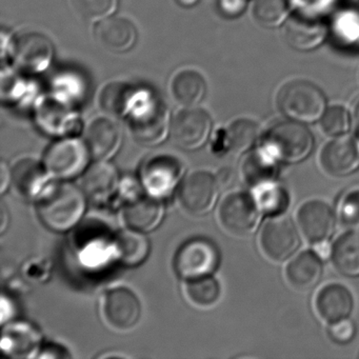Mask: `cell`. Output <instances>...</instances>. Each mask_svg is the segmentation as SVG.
<instances>
[{
  "instance_id": "17",
  "label": "cell",
  "mask_w": 359,
  "mask_h": 359,
  "mask_svg": "<svg viewBox=\"0 0 359 359\" xmlns=\"http://www.w3.org/2000/svg\"><path fill=\"white\" fill-rule=\"evenodd\" d=\"M327 32V25L323 20L304 13L292 15L285 27V41L292 48L300 51H308L320 45Z\"/></svg>"
},
{
  "instance_id": "35",
  "label": "cell",
  "mask_w": 359,
  "mask_h": 359,
  "mask_svg": "<svg viewBox=\"0 0 359 359\" xmlns=\"http://www.w3.org/2000/svg\"><path fill=\"white\" fill-rule=\"evenodd\" d=\"M323 132L330 136H340L351 127L350 114L341 106H332L325 111L320 121Z\"/></svg>"
},
{
  "instance_id": "45",
  "label": "cell",
  "mask_w": 359,
  "mask_h": 359,
  "mask_svg": "<svg viewBox=\"0 0 359 359\" xmlns=\"http://www.w3.org/2000/svg\"><path fill=\"white\" fill-rule=\"evenodd\" d=\"M355 127H356L357 132L359 135V102L357 104L356 109H355Z\"/></svg>"
},
{
  "instance_id": "30",
  "label": "cell",
  "mask_w": 359,
  "mask_h": 359,
  "mask_svg": "<svg viewBox=\"0 0 359 359\" xmlns=\"http://www.w3.org/2000/svg\"><path fill=\"white\" fill-rule=\"evenodd\" d=\"M184 291L188 299L201 309L215 306L222 295L219 283L212 275L186 280Z\"/></svg>"
},
{
  "instance_id": "29",
  "label": "cell",
  "mask_w": 359,
  "mask_h": 359,
  "mask_svg": "<svg viewBox=\"0 0 359 359\" xmlns=\"http://www.w3.org/2000/svg\"><path fill=\"white\" fill-rule=\"evenodd\" d=\"M260 135L259 126L251 119H238L231 123L224 134V144L230 152L243 154L255 144Z\"/></svg>"
},
{
  "instance_id": "44",
  "label": "cell",
  "mask_w": 359,
  "mask_h": 359,
  "mask_svg": "<svg viewBox=\"0 0 359 359\" xmlns=\"http://www.w3.org/2000/svg\"><path fill=\"white\" fill-rule=\"evenodd\" d=\"M178 5L182 6L184 8L194 7L199 0H175Z\"/></svg>"
},
{
  "instance_id": "40",
  "label": "cell",
  "mask_w": 359,
  "mask_h": 359,
  "mask_svg": "<svg viewBox=\"0 0 359 359\" xmlns=\"http://www.w3.org/2000/svg\"><path fill=\"white\" fill-rule=\"evenodd\" d=\"M39 357H48V358H67L69 357L68 352L62 350L58 346H48L47 348L41 351Z\"/></svg>"
},
{
  "instance_id": "26",
  "label": "cell",
  "mask_w": 359,
  "mask_h": 359,
  "mask_svg": "<svg viewBox=\"0 0 359 359\" xmlns=\"http://www.w3.org/2000/svg\"><path fill=\"white\" fill-rule=\"evenodd\" d=\"M171 92L176 102L184 108L196 107L207 93V83L201 73L187 69L173 77Z\"/></svg>"
},
{
  "instance_id": "5",
  "label": "cell",
  "mask_w": 359,
  "mask_h": 359,
  "mask_svg": "<svg viewBox=\"0 0 359 359\" xmlns=\"http://www.w3.org/2000/svg\"><path fill=\"white\" fill-rule=\"evenodd\" d=\"M90 154L85 142L65 138L50 146L43 157V165L51 177L67 180L87 170Z\"/></svg>"
},
{
  "instance_id": "39",
  "label": "cell",
  "mask_w": 359,
  "mask_h": 359,
  "mask_svg": "<svg viewBox=\"0 0 359 359\" xmlns=\"http://www.w3.org/2000/svg\"><path fill=\"white\" fill-rule=\"evenodd\" d=\"M234 172L230 168H224V169L218 171L217 175H216V180H217L218 184L222 188H228L231 184H233L234 180Z\"/></svg>"
},
{
  "instance_id": "13",
  "label": "cell",
  "mask_w": 359,
  "mask_h": 359,
  "mask_svg": "<svg viewBox=\"0 0 359 359\" xmlns=\"http://www.w3.org/2000/svg\"><path fill=\"white\" fill-rule=\"evenodd\" d=\"M300 230L310 243L327 241L335 231V215L327 203L317 199L306 201L297 212Z\"/></svg>"
},
{
  "instance_id": "22",
  "label": "cell",
  "mask_w": 359,
  "mask_h": 359,
  "mask_svg": "<svg viewBox=\"0 0 359 359\" xmlns=\"http://www.w3.org/2000/svg\"><path fill=\"white\" fill-rule=\"evenodd\" d=\"M96 39L104 49L113 53L129 51L137 41L135 26L125 18H108L96 28Z\"/></svg>"
},
{
  "instance_id": "6",
  "label": "cell",
  "mask_w": 359,
  "mask_h": 359,
  "mask_svg": "<svg viewBox=\"0 0 359 359\" xmlns=\"http://www.w3.org/2000/svg\"><path fill=\"white\" fill-rule=\"evenodd\" d=\"M260 212L254 197L245 193H232L220 205L218 219L230 234L247 236L257 229Z\"/></svg>"
},
{
  "instance_id": "21",
  "label": "cell",
  "mask_w": 359,
  "mask_h": 359,
  "mask_svg": "<svg viewBox=\"0 0 359 359\" xmlns=\"http://www.w3.org/2000/svg\"><path fill=\"white\" fill-rule=\"evenodd\" d=\"M50 177L43 163L36 159H20L12 169V182L25 198L39 199L49 187Z\"/></svg>"
},
{
  "instance_id": "33",
  "label": "cell",
  "mask_w": 359,
  "mask_h": 359,
  "mask_svg": "<svg viewBox=\"0 0 359 359\" xmlns=\"http://www.w3.org/2000/svg\"><path fill=\"white\" fill-rule=\"evenodd\" d=\"M287 0H256L253 14L255 20L266 28H275L287 20Z\"/></svg>"
},
{
  "instance_id": "16",
  "label": "cell",
  "mask_w": 359,
  "mask_h": 359,
  "mask_svg": "<svg viewBox=\"0 0 359 359\" xmlns=\"http://www.w3.org/2000/svg\"><path fill=\"white\" fill-rule=\"evenodd\" d=\"M319 161L329 175L336 177L350 175L359 168V144L351 138H336L325 144Z\"/></svg>"
},
{
  "instance_id": "12",
  "label": "cell",
  "mask_w": 359,
  "mask_h": 359,
  "mask_svg": "<svg viewBox=\"0 0 359 359\" xmlns=\"http://www.w3.org/2000/svg\"><path fill=\"white\" fill-rule=\"evenodd\" d=\"M102 314L111 327L119 331H128L140 323L142 304L137 296L129 289L115 287L104 295Z\"/></svg>"
},
{
  "instance_id": "3",
  "label": "cell",
  "mask_w": 359,
  "mask_h": 359,
  "mask_svg": "<svg viewBox=\"0 0 359 359\" xmlns=\"http://www.w3.org/2000/svg\"><path fill=\"white\" fill-rule=\"evenodd\" d=\"M128 115L132 134L140 144L155 146L170 133L169 111L157 98L138 95Z\"/></svg>"
},
{
  "instance_id": "11",
  "label": "cell",
  "mask_w": 359,
  "mask_h": 359,
  "mask_svg": "<svg viewBox=\"0 0 359 359\" xmlns=\"http://www.w3.org/2000/svg\"><path fill=\"white\" fill-rule=\"evenodd\" d=\"M259 241L264 255L276 262L291 257L300 245L297 229L289 218L280 215L266 222L260 233Z\"/></svg>"
},
{
  "instance_id": "7",
  "label": "cell",
  "mask_w": 359,
  "mask_h": 359,
  "mask_svg": "<svg viewBox=\"0 0 359 359\" xmlns=\"http://www.w3.org/2000/svg\"><path fill=\"white\" fill-rule=\"evenodd\" d=\"M219 262V252L212 241L194 238L178 250L175 270L184 280L213 274Z\"/></svg>"
},
{
  "instance_id": "34",
  "label": "cell",
  "mask_w": 359,
  "mask_h": 359,
  "mask_svg": "<svg viewBox=\"0 0 359 359\" xmlns=\"http://www.w3.org/2000/svg\"><path fill=\"white\" fill-rule=\"evenodd\" d=\"M77 13L89 22H102L116 11L118 0H72Z\"/></svg>"
},
{
  "instance_id": "10",
  "label": "cell",
  "mask_w": 359,
  "mask_h": 359,
  "mask_svg": "<svg viewBox=\"0 0 359 359\" xmlns=\"http://www.w3.org/2000/svg\"><path fill=\"white\" fill-rule=\"evenodd\" d=\"M212 121L205 111L196 107L184 109L174 117L170 126L172 142L184 150H196L207 142Z\"/></svg>"
},
{
  "instance_id": "42",
  "label": "cell",
  "mask_w": 359,
  "mask_h": 359,
  "mask_svg": "<svg viewBox=\"0 0 359 359\" xmlns=\"http://www.w3.org/2000/svg\"><path fill=\"white\" fill-rule=\"evenodd\" d=\"M314 252L320 258L329 257L332 254L331 248H330L327 241H323V243H314Z\"/></svg>"
},
{
  "instance_id": "18",
  "label": "cell",
  "mask_w": 359,
  "mask_h": 359,
  "mask_svg": "<svg viewBox=\"0 0 359 359\" xmlns=\"http://www.w3.org/2000/svg\"><path fill=\"white\" fill-rule=\"evenodd\" d=\"M121 135L118 126L107 117L92 121L86 132L85 142L91 157L96 161H109L121 148Z\"/></svg>"
},
{
  "instance_id": "32",
  "label": "cell",
  "mask_w": 359,
  "mask_h": 359,
  "mask_svg": "<svg viewBox=\"0 0 359 359\" xmlns=\"http://www.w3.org/2000/svg\"><path fill=\"white\" fill-rule=\"evenodd\" d=\"M137 97L135 91L129 86L111 83L102 93V104L111 114L123 116L129 114Z\"/></svg>"
},
{
  "instance_id": "2",
  "label": "cell",
  "mask_w": 359,
  "mask_h": 359,
  "mask_svg": "<svg viewBox=\"0 0 359 359\" xmlns=\"http://www.w3.org/2000/svg\"><path fill=\"white\" fill-rule=\"evenodd\" d=\"M314 140L310 130L300 121H281L273 126L266 137L264 148L277 161L299 163L312 152Z\"/></svg>"
},
{
  "instance_id": "31",
  "label": "cell",
  "mask_w": 359,
  "mask_h": 359,
  "mask_svg": "<svg viewBox=\"0 0 359 359\" xmlns=\"http://www.w3.org/2000/svg\"><path fill=\"white\" fill-rule=\"evenodd\" d=\"M253 191L254 198L262 213L278 216L287 209L289 195L276 182L258 187Z\"/></svg>"
},
{
  "instance_id": "28",
  "label": "cell",
  "mask_w": 359,
  "mask_h": 359,
  "mask_svg": "<svg viewBox=\"0 0 359 359\" xmlns=\"http://www.w3.org/2000/svg\"><path fill=\"white\" fill-rule=\"evenodd\" d=\"M39 335L27 325H10L4 331L3 348L12 356L29 357L39 350Z\"/></svg>"
},
{
  "instance_id": "24",
  "label": "cell",
  "mask_w": 359,
  "mask_h": 359,
  "mask_svg": "<svg viewBox=\"0 0 359 359\" xmlns=\"http://www.w3.org/2000/svg\"><path fill=\"white\" fill-rule=\"evenodd\" d=\"M276 159L262 147L260 150L249 153L241 161L243 180L252 189L270 184L276 180Z\"/></svg>"
},
{
  "instance_id": "8",
  "label": "cell",
  "mask_w": 359,
  "mask_h": 359,
  "mask_svg": "<svg viewBox=\"0 0 359 359\" xmlns=\"http://www.w3.org/2000/svg\"><path fill=\"white\" fill-rule=\"evenodd\" d=\"M219 188L216 176L209 172H192L180 184V205L191 215H205L215 205Z\"/></svg>"
},
{
  "instance_id": "37",
  "label": "cell",
  "mask_w": 359,
  "mask_h": 359,
  "mask_svg": "<svg viewBox=\"0 0 359 359\" xmlns=\"http://www.w3.org/2000/svg\"><path fill=\"white\" fill-rule=\"evenodd\" d=\"M329 334L334 341L346 344L354 337L355 327L352 321L348 320V318L344 319V320L332 323Z\"/></svg>"
},
{
  "instance_id": "20",
  "label": "cell",
  "mask_w": 359,
  "mask_h": 359,
  "mask_svg": "<svg viewBox=\"0 0 359 359\" xmlns=\"http://www.w3.org/2000/svg\"><path fill=\"white\" fill-rule=\"evenodd\" d=\"M81 188L89 198L102 203L114 196L119 188L116 168L109 161H96L83 172Z\"/></svg>"
},
{
  "instance_id": "36",
  "label": "cell",
  "mask_w": 359,
  "mask_h": 359,
  "mask_svg": "<svg viewBox=\"0 0 359 359\" xmlns=\"http://www.w3.org/2000/svg\"><path fill=\"white\" fill-rule=\"evenodd\" d=\"M340 217L344 226L351 230L359 231V191H354L344 197L340 205Z\"/></svg>"
},
{
  "instance_id": "27",
  "label": "cell",
  "mask_w": 359,
  "mask_h": 359,
  "mask_svg": "<svg viewBox=\"0 0 359 359\" xmlns=\"http://www.w3.org/2000/svg\"><path fill=\"white\" fill-rule=\"evenodd\" d=\"M332 260L344 276H359V231L341 235L332 249Z\"/></svg>"
},
{
  "instance_id": "43",
  "label": "cell",
  "mask_w": 359,
  "mask_h": 359,
  "mask_svg": "<svg viewBox=\"0 0 359 359\" xmlns=\"http://www.w3.org/2000/svg\"><path fill=\"white\" fill-rule=\"evenodd\" d=\"M8 218H9V216H8V211L7 209H6L5 203H3V205H1V233H5L6 228H7L8 226Z\"/></svg>"
},
{
  "instance_id": "14",
  "label": "cell",
  "mask_w": 359,
  "mask_h": 359,
  "mask_svg": "<svg viewBox=\"0 0 359 359\" xmlns=\"http://www.w3.org/2000/svg\"><path fill=\"white\" fill-rule=\"evenodd\" d=\"M53 46L45 35L37 32L20 35L14 45V57L18 66L31 73H41L49 67Z\"/></svg>"
},
{
  "instance_id": "38",
  "label": "cell",
  "mask_w": 359,
  "mask_h": 359,
  "mask_svg": "<svg viewBox=\"0 0 359 359\" xmlns=\"http://www.w3.org/2000/svg\"><path fill=\"white\" fill-rule=\"evenodd\" d=\"M247 7V0H218V8L226 18H238Z\"/></svg>"
},
{
  "instance_id": "23",
  "label": "cell",
  "mask_w": 359,
  "mask_h": 359,
  "mask_svg": "<svg viewBox=\"0 0 359 359\" xmlns=\"http://www.w3.org/2000/svg\"><path fill=\"white\" fill-rule=\"evenodd\" d=\"M323 271L321 258L314 251L302 252L287 264L285 278L294 289L309 291L320 281Z\"/></svg>"
},
{
  "instance_id": "25",
  "label": "cell",
  "mask_w": 359,
  "mask_h": 359,
  "mask_svg": "<svg viewBox=\"0 0 359 359\" xmlns=\"http://www.w3.org/2000/svg\"><path fill=\"white\" fill-rule=\"evenodd\" d=\"M115 256L127 266L144 262L150 253V243L144 232L128 226L114 237Z\"/></svg>"
},
{
  "instance_id": "9",
  "label": "cell",
  "mask_w": 359,
  "mask_h": 359,
  "mask_svg": "<svg viewBox=\"0 0 359 359\" xmlns=\"http://www.w3.org/2000/svg\"><path fill=\"white\" fill-rule=\"evenodd\" d=\"M184 167L176 157L157 155L144 163L142 184L148 194L163 199L169 196L182 180Z\"/></svg>"
},
{
  "instance_id": "1",
  "label": "cell",
  "mask_w": 359,
  "mask_h": 359,
  "mask_svg": "<svg viewBox=\"0 0 359 359\" xmlns=\"http://www.w3.org/2000/svg\"><path fill=\"white\" fill-rule=\"evenodd\" d=\"M83 189L71 184L48 187L37 203V213L41 222L56 232H66L74 228L86 211Z\"/></svg>"
},
{
  "instance_id": "41",
  "label": "cell",
  "mask_w": 359,
  "mask_h": 359,
  "mask_svg": "<svg viewBox=\"0 0 359 359\" xmlns=\"http://www.w3.org/2000/svg\"><path fill=\"white\" fill-rule=\"evenodd\" d=\"M0 169H1V171H0V173H1L0 174V192L4 194L12 182V171H10L5 161L1 163Z\"/></svg>"
},
{
  "instance_id": "19",
  "label": "cell",
  "mask_w": 359,
  "mask_h": 359,
  "mask_svg": "<svg viewBox=\"0 0 359 359\" xmlns=\"http://www.w3.org/2000/svg\"><path fill=\"white\" fill-rule=\"evenodd\" d=\"M354 308V299L348 287L330 283L321 287L315 297L317 314L325 323H332L348 318Z\"/></svg>"
},
{
  "instance_id": "4",
  "label": "cell",
  "mask_w": 359,
  "mask_h": 359,
  "mask_svg": "<svg viewBox=\"0 0 359 359\" xmlns=\"http://www.w3.org/2000/svg\"><path fill=\"white\" fill-rule=\"evenodd\" d=\"M277 102L283 114L300 123L317 121L325 111L323 91L314 83L306 81H294L283 86Z\"/></svg>"
},
{
  "instance_id": "15",
  "label": "cell",
  "mask_w": 359,
  "mask_h": 359,
  "mask_svg": "<svg viewBox=\"0 0 359 359\" xmlns=\"http://www.w3.org/2000/svg\"><path fill=\"white\" fill-rule=\"evenodd\" d=\"M165 215V208L161 199L148 194H136L128 197L123 209V219L127 226L150 232L161 224Z\"/></svg>"
}]
</instances>
